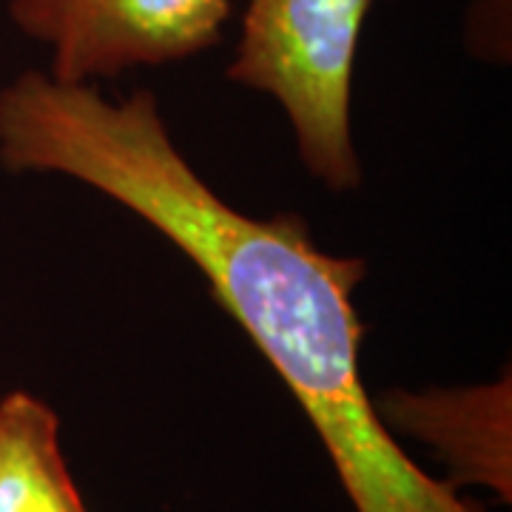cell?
<instances>
[{"instance_id": "obj_3", "label": "cell", "mask_w": 512, "mask_h": 512, "mask_svg": "<svg viewBox=\"0 0 512 512\" xmlns=\"http://www.w3.org/2000/svg\"><path fill=\"white\" fill-rule=\"evenodd\" d=\"M231 12V0H9L12 23L52 49L49 77L66 86L200 55Z\"/></svg>"}, {"instance_id": "obj_2", "label": "cell", "mask_w": 512, "mask_h": 512, "mask_svg": "<svg viewBox=\"0 0 512 512\" xmlns=\"http://www.w3.org/2000/svg\"><path fill=\"white\" fill-rule=\"evenodd\" d=\"M376 0H245L228 80L271 94L291 120L296 151L342 194L362 183L350 140L353 63Z\"/></svg>"}, {"instance_id": "obj_5", "label": "cell", "mask_w": 512, "mask_h": 512, "mask_svg": "<svg viewBox=\"0 0 512 512\" xmlns=\"http://www.w3.org/2000/svg\"><path fill=\"white\" fill-rule=\"evenodd\" d=\"M0 512H89L60 450V421L32 393L0 402Z\"/></svg>"}, {"instance_id": "obj_4", "label": "cell", "mask_w": 512, "mask_h": 512, "mask_svg": "<svg viewBox=\"0 0 512 512\" xmlns=\"http://www.w3.org/2000/svg\"><path fill=\"white\" fill-rule=\"evenodd\" d=\"M510 376L481 387L387 393L384 424L427 441L450 467L447 484H484L510 501Z\"/></svg>"}, {"instance_id": "obj_1", "label": "cell", "mask_w": 512, "mask_h": 512, "mask_svg": "<svg viewBox=\"0 0 512 512\" xmlns=\"http://www.w3.org/2000/svg\"><path fill=\"white\" fill-rule=\"evenodd\" d=\"M6 171L66 174L171 239L311 419L356 512H484L396 444L362 379L359 256L316 248L299 214L231 208L171 143L146 89L111 103L94 83L23 72L0 89Z\"/></svg>"}]
</instances>
